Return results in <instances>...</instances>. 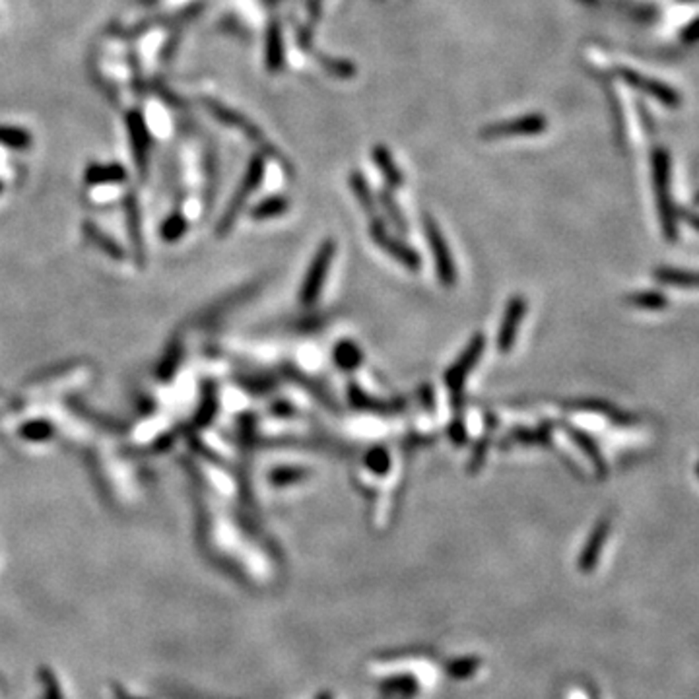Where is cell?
I'll return each instance as SVG.
<instances>
[{
	"mask_svg": "<svg viewBox=\"0 0 699 699\" xmlns=\"http://www.w3.org/2000/svg\"><path fill=\"white\" fill-rule=\"evenodd\" d=\"M267 61H269V68L271 70H276L280 66V61H282V39H280V34L276 30V25L271 27Z\"/></svg>",
	"mask_w": 699,
	"mask_h": 699,
	"instance_id": "cell-24",
	"label": "cell"
},
{
	"mask_svg": "<svg viewBox=\"0 0 699 699\" xmlns=\"http://www.w3.org/2000/svg\"><path fill=\"white\" fill-rule=\"evenodd\" d=\"M127 179V172L121 165H90L86 172L88 185H103V183H123Z\"/></svg>",
	"mask_w": 699,
	"mask_h": 699,
	"instance_id": "cell-11",
	"label": "cell"
},
{
	"mask_svg": "<svg viewBox=\"0 0 699 699\" xmlns=\"http://www.w3.org/2000/svg\"><path fill=\"white\" fill-rule=\"evenodd\" d=\"M484 348H486V337L484 334H477V337L472 339V342L463 352V356H460L455 366H451L445 373V383H447V389H449V393L453 397V407L457 410H460V404H463V387H465L467 377L470 375L474 366L478 363Z\"/></svg>",
	"mask_w": 699,
	"mask_h": 699,
	"instance_id": "cell-1",
	"label": "cell"
},
{
	"mask_svg": "<svg viewBox=\"0 0 699 699\" xmlns=\"http://www.w3.org/2000/svg\"><path fill=\"white\" fill-rule=\"evenodd\" d=\"M185 231H187V220L181 214L170 216L162 226V237L165 241H177Z\"/></svg>",
	"mask_w": 699,
	"mask_h": 699,
	"instance_id": "cell-19",
	"label": "cell"
},
{
	"mask_svg": "<svg viewBox=\"0 0 699 699\" xmlns=\"http://www.w3.org/2000/svg\"><path fill=\"white\" fill-rule=\"evenodd\" d=\"M0 192H3V183H0Z\"/></svg>",
	"mask_w": 699,
	"mask_h": 699,
	"instance_id": "cell-31",
	"label": "cell"
},
{
	"mask_svg": "<svg viewBox=\"0 0 699 699\" xmlns=\"http://www.w3.org/2000/svg\"><path fill=\"white\" fill-rule=\"evenodd\" d=\"M127 127L131 133V144H133V153H134V162L138 167V173H143L146 177L148 172V153H150V133L146 127L144 115L140 111H129L127 113Z\"/></svg>",
	"mask_w": 699,
	"mask_h": 699,
	"instance_id": "cell-8",
	"label": "cell"
},
{
	"mask_svg": "<svg viewBox=\"0 0 699 699\" xmlns=\"http://www.w3.org/2000/svg\"><path fill=\"white\" fill-rule=\"evenodd\" d=\"M262 175H264V160H262L261 156H255L253 160H251V163H249V167H247V173H245V177H243V181H241L240 191L235 192V197L230 201V206L226 208V212H223L222 222L218 223L216 233H218L220 237L228 235V231L231 230V226L235 223L237 216H240V212L243 210L247 199H249L251 194L255 192V189L259 187Z\"/></svg>",
	"mask_w": 699,
	"mask_h": 699,
	"instance_id": "cell-2",
	"label": "cell"
},
{
	"mask_svg": "<svg viewBox=\"0 0 699 699\" xmlns=\"http://www.w3.org/2000/svg\"><path fill=\"white\" fill-rule=\"evenodd\" d=\"M688 3H695V0H688Z\"/></svg>",
	"mask_w": 699,
	"mask_h": 699,
	"instance_id": "cell-32",
	"label": "cell"
},
{
	"mask_svg": "<svg viewBox=\"0 0 699 699\" xmlns=\"http://www.w3.org/2000/svg\"><path fill=\"white\" fill-rule=\"evenodd\" d=\"M307 477H310V470L298 468V467H284L271 474V482L272 486H288V484H298Z\"/></svg>",
	"mask_w": 699,
	"mask_h": 699,
	"instance_id": "cell-17",
	"label": "cell"
},
{
	"mask_svg": "<svg viewBox=\"0 0 699 699\" xmlns=\"http://www.w3.org/2000/svg\"><path fill=\"white\" fill-rule=\"evenodd\" d=\"M653 181L656 187V199H659V212L665 230L674 233V214L670 204V156L665 148H655L653 152ZM666 233V235H668Z\"/></svg>",
	"mask_w": 699,
	"mask_h": 699,
	"instance_id": "cell-3",
	"label": "cell"
},
{
	"mask_svg": "<svg viewBox=\"0 0 699 699\" xmlns=\"http://www.w3.org/2000/svg\"><path fill=\"white\" fill-rule=\"evenodd\" d=\"M20 433L27 441H45L53 436V426L47 422H30L22 428Z\"/></svg>",
	"mask_w": 699,
	"mask_h": 699,
	"instance_id": "cell-20",
	"label": "cell"
},
{
	"mask_svg": "<svg viewBox=\"0 0 699 699\" xmlns=\"http://www.w3.org/2000/svg\"><path fill=\"white\" fill-rule=\"evenodd\" d=\"M214 410H216L214 393H212V389L208 387V390H206V399H204V407L201 409V414L197 416V424H199V426H206V424L210 422V418H212Z\"/></svg>",
	"mask_w": 699,
	"mask_h": 699,
	"instance_id": "cell-27",
	"label": "cell"
},
{
	"mask_svg": "<svg viewBox=\"0 0 699 699\" xmlns=\"http://www.w3.org/2000/svg\"><path fill=\"white\" fill-rule=\"evenodd\" d=\"M352 189L358 194V199L361 201V206L369 212L371 220H375L377 214H375V208H373V202H371V194H369V189L366 185V181L361 179V175H356V173L352 175Z\"/></svg>",
	"mask_w": 699,
	"mask_h": 699,
	"instance_id": "cell-25",
	"label": "cell"
},
{
	"mask_svg": "<svg viewBox=\"0 0 699 699\" xmlns=\"http://www.w3.org/2000/svg\"><path fill=\"white\" fill-rule=\"evenodd\" d=\"M375 160H377V163L381 165L383 173L389 177V183H390V185H395V187L402 185V175L399 173L397 165L393 163V160L389 158V153H387L385 150H377V152H375Z\"/></svg>",
	"mask_w": 699,
	"mask_h": 699,
	"instance_id": "cell-22",
	"label": "cell"
},
{
	"mask_svg": "<svg viewBox=\"0 0 699 699\" xmlns=\"http://www.w3.org/2000/svg\"><path fill=\"white\" fill-rule=\"evenodd\" d=\"M486 447H487V441L478 443L477 451H474V455H472V458H470V463H468V467H470L468 470H470V472H477V470L480 468L482 460H484V457H486Z\"/></svg>",
	"mask_w": 699,
	"mask_h": 699,
	"instance_id": "cell-30",
	"label": "cell"
},
{
	"mask_svg": "<svg viewBox=\"0 0 699 699\" xmlns=\"http://www.w3.org/2000/svg\"><path fill=\"white\" fill-rule=\"evenodd\" d=\"M449 438H451L457 445H460V443H465V441H467V428H465L463 422H460V418H457L455 422L449 426Z\"/></svg>",
	"mask_w": 699,
	"mask_h": 699,
	"instance_id": "cell-29",
	"label": "cell"
},
{
	"mask_svg": "<svg viewBox=\"0 0 699 699\" xmlns=\"http://www.w3.org/2000/svg\"><path fill=\"white\" fill-rule=\"evenodd\" d=\"M84 230H86V235L90 240L100 245L107 255H111L113 259H123V251L119 249V245L115 241H111L107 235H103L95 226H92V223H84Z\"/></svg>",
	"mask_w": 699,
	"mask_h": 699,
	"instance_id": "cell-18",
	"label": "cell"
},
{
	"mask_svg": "<svg viewBox=\"0 0 699 699\" xmlns=\"http://www.w3.org/2000/svg\"><path fill=\"white\" fill-rule=\"evenodd\" d=\"M608 533H610V523L608 521H603V523L596 527L595 535L589 540V546L585 548V552L581 556V569H591L596 564L598 554H600V550H603V542L608 537Z\"/></svg>",
	"mask_w": 699,
	"mask_h": 699,
	"instance_id": "cell-13",
	"label": "cell"
},
{
	"mask_svg": "<svg viewBox=\"0 0 699 699\" xmlns=\"http://www.w3.org/2000/svg\"><path fill=\"white\" fill-rule=\"evenodd\" d=\"M546 129V121L538 115H530V117H521L509 123H503L499 127H489L484 131L486 138H494V136H509V134H535Z\"/></svg>",
	"mask_w": 699,
	"mask_h": 699,
	"instance_id": "cell-10",
	"label": "cell"
},
{
	"mask_svg": "<svg viewBox=\"0 0 699 699\" xmlns=\"http://www.w3.org/2000/svg\"><path fill=\"white\" fill-rule=\"evenodd\" d=\"M618 76L627 84L629 88H634L641 94L653 97V100H656L666 107H680L682 105V95L678 94V90H674L673 86H668V84H665L661 80L635 73V70H632V68L618 70Z\"/></svg>",
	"mask_w": 699,
	"mask_h": 699,
	"instance_id": "cell-6",
	"label": "cell"
},
{
	"mask_svg": "<svg viewBox=\"0 0 699 699\" xmlns=\"http://www.w3.org/2000/svg\"><path fill=\"white\" fill-rule=\"evenodd\" d=\"M0 144L12 150H25L32 146V136L24 129L16 127H0Z\"/></svg>",
	"mask_w": 699,
	"mask_h": 699,
	"instance_id": "cell-15",
	"label": "cell"
},
{
	"mask_svg": "<svg viewBox=\"0 0 699 699\" xmlns=\"http://www.w3.org/2000/svg\"><path fill=\"white\" fill-rule=\"evenodd\" d=\"M124 208H127V216H129V228H131V240L136 247V255L138 262H144V241H143V223H140V210L136 204V199L133 194L127 197V202H124Z\"/></svg>",
	"mask_w": 699,
	"mask_h": 699,
	"instance_id": "cell-12",
	"label": "cell"
},
{
	"mask_svg": "<svg viewBox=\"0 0 699 699\" xmlns=\"http://www.w3.org/2000/svg\"><path fill=\"white\" fill-rule=\"evenodd\" d=\"M286 210H288V201L284 197H272L269 201L261 202L257 208H253L251 216H253L255 220H271V218L284 214Z\"/></svg>",
	"mask_w": 699,
	"mask_h": 699,
	"instance_id": "cell-16",
	"label": "cell"
},
{
	"mask_svg": "<svg viewBox=\"0 0 699 699\" xmlns=\"http://www.w3.org/2000/svg\"><path fill=\"white\" fill-rule=\"evenodd\" d=\"M424 230H426V237H428L433 261H436V269H438V276L441 280V284L445 288H453L457 284V267H455L451 251H449V247H447V241H445V237L436 223V220L426 216L424 218Z\"/></svg>",
	"mask_w": 699,
	"mask_h": 699,
	"instance_id": "cell-4",
	"label": "cell"
},
{
	"mask_svg": "<svg viewBox=\"0 0 699 699\" xmlns=\"http://www.w3.org/2000/svg\"><path fill=\"white\" fill-rule=\"evenodd\" d=\"M569 433H571V438H573V439H576V441H577V443H579V445L583 447V449H585V453H586V455H589V457H593V460H595V463L598 465L596 468H600V470H603L605 467H603V460H600V457H598V453H596V445H595V443H593V441H591L589 438H585V436H583V433H581V431H577V429H576V431H573V429H569Z\"/></svg>",
	"mask_w": 699,
	"mask_h": 699,
	"instance_id": "cell-26",
	"label": "cell"
},
{
	"mask_svg": "<svg viewBox=\"0 0 699 699\" xmlns=\"http://www.w3.org/2000/svg\"><path fill=\"white\" fill-rule=\"evenodd\" d=\"M366 463H368L371 472H375V474H387L389 468H390V457L383 449V447H375V449H371L368 453Z\"/></svg>",
	"mask_w": 699,
	"mask_h": 699,
	"instance_id": "cell-21",
	"label": "cell"
},
{
	"mask_svg": "<svg viewBox=\"0 0 699 699\" xmlns=\"http://www.w3.org/2000/svg\"><path fill=\"white\" fill-rule=\"evenodd\" d=\"M334 361L344 371H354L361 366V350L350 340L340 342L334 348Z\"/></svg>",
	"mask_w": 699,
	"mask_h": 699,
	"instance_id": "cell-14",
	"label": "cell"
},
{
	"mask_svg": "<svg viewBox=\"0 0 699 699\" xmlns=\"http://www.w3.org/2000/svg\"><path fill=\"white\" fill-rule=\"evenodd\" d=\"M369 231H371L373 241H375L377 245H381L383 251H387V253H389L390 257H395V259L402 264V267H407V269H410V271H419V269H422V261H419V257H418L416 251H412L409 245H404L402 241L395 240V237H390V235L385 231L383 223H381L379 220H377V218L371 220V228H369Z\"/></svg>",
	"mask_w": 699,
	"mask_h": 699,
	"instance_id": "cell-7",
	"label": "cell"
},
{
	"mask_svg": "<svg viewBox=\"0 0 699 699\" xmlns=\"http://www.w3.org/2000/svg\"><path fill=\"white\" fill-rule=\"evenodd\" d=\"M334 253H337V245H334V241H325L323 245H320V249L317 251V255L311 262L310 271H307L305 274V280H303V286H301V303L303 305H313L319 298L320 293V288H323L325 284V278L330 271V264H332V259H334Z\"/></svg>",
	"mask_w": 699,
	"mask_h": 699,
	"instance_id": "cell-5",
	"label": "cell"
},
{
	"mask_svg": "<svg viewBox=\"0 0 699 699\" xmlns=\"http://www.w3.org/2000/svg\"><path fill=\"white\" fill-rule=\"evenodd\" d=\"M525 311H527V303L519 296L513 298L507 303L506 317H503L501 330L497 334V350H499L501 354H507V352H511V350H513L515 340H517V332H519V327H521V320L525 317Z\"/></svg>",
	"mask_w": 699,
	"mask_h": 699,
	"instance_id": "cell-9",
	"label": "cell"
},
{
	"mask_svg": "<svg viewBox=\"0 0 699 699\" xmlns=\"http://www.w3.org/2000/svg\"><path fill=\"white\" fill-rule=\"evenodd\" d=\"M680 39L684 41V44H699V18L692 20L686 27H684L682 34H680Z\"/></svg>",
	"mask_w": 699,
	"mask_h": 699,
	"instance_id": "cell-28",
	"label": "cell"
},
{
	"mask_svg": "<svg viewBox=\"0 0 699 699\" xmlns=\"http://www.w3.org/2000/svg\"><path fill=\"white\" fill-rule=\"evenodd\" d=\"M39 680H41V684H44L45 699H64L57 678H54V674L51 673V670H49L47 666H41V670H39Z\"/></svg>",
	"mask_w": 699,
	"mask_h": 699,
	"instance_id": "cell-23",
	"label": "cell"
}]
</instances>
